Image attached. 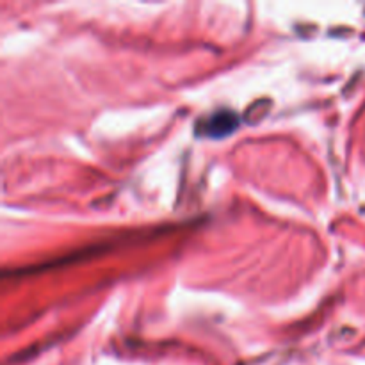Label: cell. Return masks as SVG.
Here are the masks:
<instances>
[{
    "mask_svg": "<svg viewBox=\"0 0 365 365\" xmlns=\"http://www.w3.org/2000/svg\"><path fill=\"white\" fill-rule=\"evenodd\" d=\"M235 127H237V118L234 113H217L207 121L205 132L210 138H223L230 134Z\"/></svg>",
    "mask_w": 365,
    "mask_h": 365,
    "instance_id": "obj_1",
    "label": "cell"
}]
</instances>
